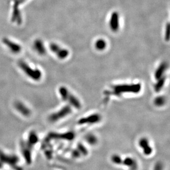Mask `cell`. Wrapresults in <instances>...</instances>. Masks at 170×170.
<instances>
[{
	"instance_id": "e0dca14e",
	"label": "cell",
	"mask_w": 170,
	"mask_h": 170,
	"mask_svg": "<svg viewBox=\"0 0 170 170\" xmlns=\"http://www.w3.org/2000/svg\"><path fill=\"white\" fill-rule=\"evenodd\" d=\"M16 107L17 108V110L19 112H21V113H22V114H23L25 116L28 115L29 114V110H28V108H26L25 106L23 105V104H22V103H17L16 104Z\"/></svg>"
},
{
	"instance_id": "7a4b0ae2",
	"label": "cell",
	"mask_w": 170,
	"mask_h": 170,
	"mask_svg": "<svg viewBox=\"0 0 170 170\" xmlns=\"http://www.w3.org/2000/svg\"><path fill=\"white\" fill-rule=\"evenodd\" d=\"M59 93L62 99L69 103L70 106H73L76 109H80L82 107V104L79 99L72 94L70 91L65 87H61L59 88Z\"/></svg>"
},
{
	"instance_id": "7402d4cb",
	"label": "cell",
	"mask_w": 170,
	"mask_h": 170,
	"mask_svg": "<svg viewBox=\"0 0 170 170\" xmlns=\"http://www.w3.org/2000/svg\"><path fill=\"white\" fill-rule=\"evenodd\" d=\"M153 170H163V165L162 162H158L156 163Z\"/></svg>"
},
{
	"instance_id": "4fadbf2b",
	"label": "cell",
	"mask_w": 170,
	"mask_h": 170,
	"mask_svg": "<svg viewBox=\"0 0 170 170\" xmlns=\"http://www.w3.org/2000/svg\"><path fill=\"white\" fill-rule=\"evenodd\" d=\"M167 68V65L166 63H162L161 65L159 66L157 70H156L155 72V78L156 80L160 78L161 77L164 76V73L165 70H166Z\"/></svg>"
},
{
	"instance_id": "8992f818",
	"label": "cell",
	"mask_w": 170,
	"mask_h": 170,
	"mask_svg": "<svg viewBox=\"0 0 170 170\" xmlns=\"http://www.w3.org/2000/svg\"><path fill=\"white\" fill-rule=\"evenodd\" d=\"M101 120V115L96 113L80 118L78 121V124L79 125L93 124L95 123H99Z\"/></svg>"
},
{
	"instance_id": "d6986e66",
	"label": "cell",
	"mask_w": 170,
	"mask_h": 170,
	"mask_svg": "<svg viewBox=\"0 0 170 170\" xmlns=\"http://www.w3.org/2000/svg\"><path fill=\"white\" fill-rule=\"evenodd\" d=\"M86 141L90 145H95V144H97V137H95V135L90 134L87 135Z\"/></svg>"
},
{
	"instance_id": "30bf717a",
	"label": "cell",
	"mask_w": 170,
	"mask_h": 170,
	"mask_svg": "<svg viewBox=\"0 0 170 170\" xmlns=\"http://www.w3.org/2000/svg\"><path fill=\"white\" fill-rule=\"evenodd\" d=\"M122 165H124L129 168L130 170H137L138 164L135 159L132 157H126L123 158Z\"/></svg>"
},
{
	"instance_id": "ffe728a7",
	"label": "cell",
	"mask_w": 170,
	"mask_h": 170,
	"mask_svg": "<svg viewBox=\"0 0 170 170\" xmlns=\"http://www.w3.org/2000/svg\"><path fill=\"white\" fill-rule=\"evenodd\" d=\"M95 46L97 47V49L99 50H103L105 48L106 46L105 41H104L103 39H100L97 40L95 44Z\"/></svg>"
},
{
	"instance_id": "7c38bea8",
	"label": "cell",
	"mask_w": 170,
	"mask_h": 170,
	"mask_svg": "<svg viewBox=\"0 0 170 170\" xmlns=\"http://www.w3.org/2000/svg\"><path fill=\"white\" fill-rule=\"evenodd\" d=\"M33 48L35 51L40 55H44L46 53V49L43 42L40 39L36 40L33 44Z\"/></svg>"
},
{
	"instance_id": "ac0fdd59",
	"label": "cell",
	"mask_w": 170,
	"mask_h": 170,
	"mask_svg": "<svg viewBox=\"0 0 170 170\" xmlns=\"http://www.w3.org/2000/svg\"><path fill=\"white\" fill-rule=\"evenodd\" d=\"M111 160L114 164L117 165H122L123 158L118 154H114L111 157Z\"/></svg>"
},
{
	"instance_id": "6da1fadb",
	"label": "cell",
	"mask_w": 170,
	"mask_h": 170,
	"mask_svg": "<svg viewBox=\"0 0 170 170\" xmlns=\"http://www.w3.org/2000/svg\"><path fill=\"white\" fill-rule=\"evenodd\" d=\"M141 85L140 83L118 84L113 87L112 93L118 96L121 94L128 93L138 94L141 91Z\"/></svg>"
},
{
	"instance_id": "44dd1931",
	"label": "cell",
	"mask_w": 170,
	"mask_h": 170,
	"mask_svg": "<svg viewBox=\"0 0 170 170\" xmlns=\"http://www.w3.org/2000/svg\"><path fill=\"white\" fill-rule=\"evenodd\" d=\"M170 38V24H167L166 28V32H165V40L168 41Z\"/></svg>"
},
{
	"instance_id": "5bb4252c",
	"label": "cell",
	"mask_w": 170,
	"mask_h": 170,
	"mask_svg": "<svg viewBox=\"0 0 170 170\" xmlns=\"http://www.w3.org/2000/svg\"><path fill=\"white\" fill-rule=\"evenodd\" d=\"M166 80V77L165 76H162L160 78L157 80L158 82L154 86V89L155 90V92L158 93L160 91L164 86Z\"/></svg>"
},
{
	"instance_id": "52a82bcc",
	"label": "cell",
	"mask_w": 170,
	"mask_h": 170,
	"mask_svg": "<svg viewBox=\"0 0 170 170\" xmlns=\"http://www.w3.org/2000/svg\"><path fill=\"white\" fill-rule=\"evenodd\" d=\"M2 42H3V44L13 53L18 54V53H21V51H22V47L19 44H17V42L12 41L7 38H3Z\"/></svg>"
},
{
	"instance_id": "5b68a950",
	"label": "cell",
	"mask_w": 170,
	"mask_h": 170,
	"mask_svg": "<svg viewBox=\"0 0 170 170\" xmlns=\"http://www.w3.org/2000/svg\"><path fill=\"white\" fill-rule=\"evenodd\" d=\"M72 112V109L71 106L70 105L65 106L58 111L51 114L49 117V119L50 121L53 122H56L67 117Z\"/></svg>"
},
{
	"instance_id": "277c9868",
	"label": "cell",
	"mask_w": 170,
	"mask_h": 170,
	"mask_svg": "<svg viewBox=\"0 0 170 170\" xmlns=\"http://www.w3.org/2000/svg\"><path fill=\"white\" fill-rule=\"evenodd\" d=\"M26 0H13V9H12L11 21L13 23L21 24L22 22V17L21 15L19 6H21Z\"/></svg>"
},
{
	"instance_id": "9c48e42d",
	"label": "cell",
	"mask_w": 170,
	"mask_h": 170,
	"mask_svg": "<svg viewBox=\"0 0 170 170\" xmlns=\"http://www.w3.org/2000/svg\"><path fill=\"white\" fill-rule=\"evenodd\" d=\"M50 50L56 54L59 59H66L68 55V51L66 49H63L57 44L51 43L50 45Z\"/></svg>"
},
{
	"instance_id": "2e32d148",
	"label": "cell",
	"mask_w": 170,
	"mask_h": 170,
	"mask_svg": "<svg viewBox=\"0 0 170 170\" xmlns=\"http://www.w3.org/2000/svg\"><path fill=\"white\" fill-rule=\"evenodd\" d=\"M155 105L158 107H162L166 103V97L164 96H158L156 97L154 101Z\"/></svg>"
},
{
	"instance_id": "3957f363",
	"label": "cell",
	"mask_w": 170,
	"mask_h": 170,
	"mask_svg": "<svg viewBox=\"0 0 170 170\" xmlns=\"http://www.w3.org/2000/svg\"><path fill=\"white\" fill-rule=\"evenodd\" d=\"M18 66L22 70L32 79L35 80H39L41 79L42 74L40 70L31 67L26 62L24 61L23 60H19L18 62Z\"/></svg>"
},
{
	"instance_id": "8fae6325",
	"label": "cell",
	"mask_w": 170,
	"mask_h": 170,
	"mask_svg": "<svg viewBox=\"0 0 170 170\" xmlns=\"http://www.w3.org/2000/svg\"><path fill=\"white\" fill-rule=\"evenodd\" d=\"M110 25L112 31H117L119 28V15L117 12L112 13L110 19Z\"/></svg>"
},
{
	"instance_id": "9a60e30c",
	"label": "cell",
	"mask_w": 170,
	"mask_h": 170,
	"mask_svg": "<svg viewBox=\"0 0 170 170\" xmlns=\"http://www.w3.org/2000/svg\"><path fill=\"white\" fill-rule=\"evenodd\" d=\"M76 149L78 152L80 153V154L82 156H85L88 155V150L87 148L82 143H79L77 145L76 147Z\"/></svg>"
},
{
	"instance_id": "ba28073f",
	"label": "cell",
	"mask_w": 170,
	"mask_h": 170,
	"mask_svg": "<svg viewBox=\"0 0 170 170\" xmlns=\"http://www.w3.org/2000/svg\"><path fill=\"white\" fill-rule=\"evenodd\" d=\"M138 144L145 155H150L153 153V148L151 147L149 141L147 138L143 137L140 139Z\"/></svg>"
}]
</instances>
